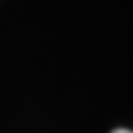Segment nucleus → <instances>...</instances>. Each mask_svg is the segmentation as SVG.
I'll use <instances>...</instances> for the list:
<instances>
[{
    "label": "nucleus",
    "instance_id": "nucleus-1",
    "mask_svg": "<svg viewBox=\"0 0 133 133\" xmlns=\"http://www.w3.org/2000/svg\"><path fill=\"white\" fill-rule=\"evenodd\" d=\"M111 133H133V131H129V129H115V131H111Z\"/></svg>",
    "mask_w": 133,
    "mask_h": 133
}]
</instances>
